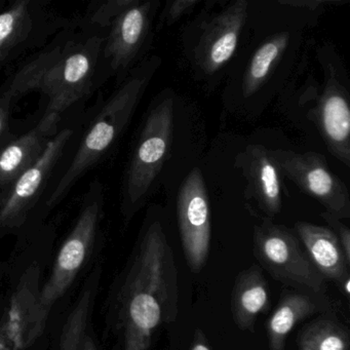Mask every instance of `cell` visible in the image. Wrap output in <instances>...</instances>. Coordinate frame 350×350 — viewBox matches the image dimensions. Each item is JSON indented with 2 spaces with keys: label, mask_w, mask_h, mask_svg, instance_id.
I'll return each instance as SVG.
<instances>
[{
  "label": "cell",
  "mask_w": 350,
  "mask_h": 350,
  "mask_svg": "<svg viewBox=\"0 0 350 350\" xmlns=\"http://www.w3.org/2000/svg\"><path fill=\"white\" fill-rule=\"evenodd\" d=\"M122 350H149L153 336L179 313V274L159 221L147 225L124 270L118 293Z\"/></svg>",
  "instance_id": "1"
},
{
  "label": "cell",
  "mask_w": 350,
  "mask_h": 350,
  "mask_svg": "<svg viewBox=\"0 0 350 350\" xmlns=\"http://www.w3.org/2000/svg\"><path fill=\"white\" fill-rule=\"evenodd\" d=\"M295 233L311 263L325 280H332L339 286L350 278V263L346 260L337 235L331 228L297 222Z\"/></svg>",
  "instance_id": "16"
},
{
  "label": "cell",
  "mask_w": 350,
  "mask_h": 350,
  "mask_svg": "<svg viewBox=\"0 0 350 350\" xmlns=\"http://www.w3.org/2000/svg\"><path fill=\"white\" fill-rule=\"evenodd\" d=\"M241 167L252 198L268 218H273L282 208V173L269 149L250 145L241 157Z\"/></svg>",
  "instance_id": "15"
},
{
  "label": "cell",
  "mask_w": 350,
  "mask_h": 350,
  "mask_svg": "<svg viewBox=\"0 0 350 350\" xmlns=\"http://www.w3.org/2000/svg\"><path fill=\"white\" fill-rule=\"evenodd\" d=\"M174 98L163 96L149 109L124 173L122 213L126 222L142 208L171 150Z\"/></svg>",
  "instance_id": "4"
},
{
  "label": "cell",
  "mask_w": 350,
  "mask_h": 350,
  "mask_svg": "<svg viewBox=\"0 0 350 350\" xmlns=\"http://www.w3.org/2000/svg\"><path fill=\"white\" fill-rule=\"evenodd\" d=\"M81 350H97L95 343H94L93 339L91 337L85 336L83 346H81Z\"/></svg>",
  "instance_id": "30"
},
{
  "label": "cell",
  "mask_w": 350,
  "mask_h": 350,
  "mask_svg": "<svg viewBox=\"0 0 350 350\" xmlns=\"http://www.w3.org/2000/svg\"><path fill=\"white\" fill-rule=\"evenodd\" d=\"M159 1L135 0L110 22L104 56L116 72H124L134 62L146 42Z\"/></svg>",
  "instance_id": "11"
},
{
  "label": "cell",
  "mask_w": 350,
  "mask_h": 350,
  "mask_svg": "<svg viewBox=\"0 0 350 350\" xmlns=\"http://www.w3.org/2000/svg\"><path fill=\"white\" fill-rule=\"evenodd\" d=\"M40 266H30L22 276L9 311L0 323L7 329L15 350L27 349L46 327V321L40 309Z\"/></svg>",
  "instance_id": "13"
},
{
  "label": "cell",
  "mask_w": 350,
  "mask_h": 350,
  "mask_svg": "<svg viewBox=\"0 0 350 350\" xmlns=\"http://www.w3.org/2000/svg\"><path fill=\"white\" fill-rule=\"evenodd\" d=\"M189 350H212V347L208 344V339L202 329H196L193 341H192Z\"/></svg>",
  "instance_id": "28"
},
{
  "label": "cell",
  "mask_w": 350,
  "mask_h": 350,
  "mask_svg": "<svg viewBox=\"0 0 350 350\" xmlns=\"http://www.w3.org/2000/svg\"><path fill=\"white\" fill-rule=\"evenodd\" d=\"M325 75V85L314 108L315 122L329 153L349 167V93L334 66L327 64Z\"/></svg>",
  "instance_id": "10"
},
{
  "label": "cell",
  "mask_w": 350,
  "mask_h": 350,
  "mask_svg": "<svg viewBox=\"0 0 350 350\" xmlns=\"http://www.w3.org/2000/svg\"><path fill=\"white\" fill-rule=\"evenodd\" d=\"M280 173L296 184L301 191L317 200L325 213L335 218H350L349 192L343 181L329 170L323 155L269 149Z\"/></svg>",
  "instance_id": "7"
},
{
  "label": "cell",
  "mask_w": 350,
  "mask_h": 350,
  "mask_svg": "<svg viewBox=\"0 0 350 350\" xmlns=\"http://www.w3.org/2000/svg\"><path fill=\"white\" fill-rule=\"evenodd\" d=\"M61 116L44 114L29 132L10 143L0 152V190L12 185L44 152L56 136Z\"/></svg>",
  "instance_id": "14"
},
{
  "label": "cell",
  "mask_w": 350,
  "mask_h": 350,
  "mask_svg": "<svg viewBox=\"0 0 350 350\" xmlns=\"http://www.w3.org/2000/svg\"><path fill=\"white\" fill-rule=\"evenodd\" d=\"M0 350H15L11 338L8 335L7 329L0 323Z\"/></svg>",
  "instance_id": "29"
},
{
  "label": "cell",
  "mask_w": 350,
  "mask_h": 350,
  "mask_svg": "<svg viewBox=\"0 0 350 350\" xmlns=\"http://www.w3.org/2000/svg\"><path fill=\"white\" fill-rule=\"evenodd\" d=\"M253 245L254 256L273 280L302 292H327V280L311 263L296 233L288 227L266 219L255 227Z\"/></svg>",
  "instance_id": "6"
},
{
  "label": "cell",
  "mask_w": 350,
  "mask_h": 350,
  "mask_svg": "<svg viewBox=\"0 0 350 350\" xmlns=\"http://www.w3.org/2000/svg\"><path fill=\"white\" fill-rule=\"evenodd\" d=\"M319 311L314 298L299 292L282 293L266 321L268 350H286V338L303 319Z\"/></svg>",
  "instance_id": "18"
},
{
  "label": "cell",
  "mask_w": 350,
  "mask_h": 350,
  "mask_svg": "<svg viewBox=\"0 0 350 350\" xmlns=\"http://www.w3.org/2000/svg\"><path fill=\"white\" fill-rule=\"evenodd\" d=\"M161 64V59L157 56L141 62L106 102L83 137L68 169L46 200L49 208L62 202L73 186L116 144Z\"/></svg>",
  "instance_id": "3"
},
{
  "label": "cell",
  "mask_w": 350,
  "mask_h": 350,
  "mask_svg": "<svg viewBox=\"0 0 350 350\" xmlns=\"http://www.w3.org/2000/svg\"><path fill=\"white\" fill-rule=\"evenodd\" d=\"M198 3H200L198 0H175V1L167 3L161 15L163 25H173L183 16L187 15L190 11H192Z\"/></svg>",
  "instance_id": "24"
},
{
  "label": "cell",
  "mask_w": 350,
  "mask_h": 350,
  "mask_svg": "<svg viewBox=\"0 0 350 350\" xmlns=\"http://www.w3.org/2000/svg\"><path fill=\"white\" fill-rule=\"evenodd\" d=\"M93 278L94 276L91 278L92 282H89L87 288L81 293L77 306L67 319L61 336L60 350H81L85 338V329L91 310L92 300L98 286V280L94 282Z\"/></svg>",
  "instance_id": "22"
},
{
  "label": "cell",
  "mask_w": 350,
  "mask_h": 350,
  "mask_svg": "<svg viewBox=\"0 0 350 350\" xmlns=\"http://www.w3.org/2000/svg\"><path fill=\"white\" fill-rule=\"evenodd\" d=\"M288 40L290 34L282 32L268 38L256 51L243 79V92L245 98L251 97L263 87L274 65L286 51Z\"/></svg>",
  "instance_id": "20"
},
{
  "label": "cell",
  "mask_w": 350,
  "mask_h": 350,
  "mask_svg": "<svg viewBox=\"0 0 350 350\" xmlns=\"http://www.w3.org/2000/svg\"><path fill=\"white\" fill-rule=\"evenodd\" d=\"M103 187L98 180L90 185L79 218L61 247L50 278L40 291V309L46 321L55 303L67 292L93 251L103 214Z\"/></svg>",
  "instance_id": "5"
},
{
  "label": "cell",
  "mask_w": 350,
  "mask_h": 350,
  "mask_svg": "<svg viewBox=\"0 0 350 350\" xmlns=\"http://www.w3.org/2000/svg\"><path fill=\"white\" fill-rule=\"evenodd\" d=\"M280 5H290V7L295 8H303V9H309V10H317L319 9V7H323V5H336V3H341V1H329V0H325V1H323V0H298V1H278Z\"/></svg>",
  "instance_id": "27"
},
{
  "label": "cell",
  "mask_w": 350,
  "mask_h": 350,
  "mask_svg": "<svg viewBox=\"0 0 350 350\" xmlns=\"http://www.w3.org/2000/svg\"><path fill=\"white\" fill-rule=\"evenodd\" d=\"M249 3L237 0L215 16L204 27L196 50L202 72L214 75L234 55L247 18Z\"/></svg>",
  "instance_id": "12"
},
{
  "label": "cell",
  "mask_w": 350,
  "mask_h": 350,
  "mask_svg": "<svg viewBox=\"0 0 350 350\" xmlns=\"http://www.w3.org/2000/svg\"><path fill=\"white\" fill-rule=\"evenodd\" d=\"M31 29L28 0L16 1L9 10L0 14V60H5L10 52L28 38Z\"/></svg>",
  "instance_id": "21"
},
{
  "label": "cell",
  "mask_w": 350,
  "mask_h": 350,
  "mask_svg": "<svg viewBox=\"0 0 350 350\" xmlns=\"http://www.w3.org/2000/svg\"><path fill=\"white\" fill-rule=\"evenodd\" d=\"M134 3L135 0H110L107 3H100L91 15L92 23L98 24L101 27H108L116 15Z\"/></svg>",
  "instance_id": "23"
},
{
  "label": "cell",
  "mask_w": 350,
  "mask_h": 350,
  "mask_svg": "<svg viewBox=\"0 0 350 350\" xmlns=\"http://www.w3.org/2000/svg\"><path fill=\"white\" fill-rule=\"evenodd\" d=\"M104 42V38L94 36L42 53L21 68L3 96L13 102L26 94L40 92L48 98L44 114L61 116L91 90Z\"/></svg>",
  "instance_id": "2"
},
{
  "label": "cell",
  "mask_w": 350,
  "mask_h": 350,
  "mask_svg": "<svg viewBox=\"0 0 350 350\" xmlns=\"http://www.w3.org/2000/svg\"><path fill=\"white\" fill-rule=\"evenodd\" d=\"M12 103L13 102L5 96L0 98V140L9 128Z\"/></svg>",
  "instance_id": "26"
},
{
  "label": "cell",
  "mask_w": 350,
  "mask_h": 350,
  "mask_svg": "<svg viewBox=\"0 0 350 350\" xmlns=\"http://www.w3.org/2000/svg\"><path fill=\"white\" fill-rule=\"evenodd\" d=\"M270 308L269 286L263 270L253 265L237 274L231 292V314L241 331L255 333L256 321L260 314Z\"/></svg>",
  "instance_id": "17"
},
{
  "label": "cell",
  "mask_w": 350,
  "mask_h": 350,
  "mask_svg": "<svg viewBox=\"0 0 350 350\" xmlns=\"http://www.w3.org/2000/svg\"><path fill=\"white\" fill-rule=\"evenodd\" d=\"M321 218L329 224V228L335 232L339 239L340 245H341L342 250H343L344 255H345L346 260L350 263V229L347 225L341 222L340 219L335 218L332 215L323 212L321 214Z\"/></svg>",
  "instance_id": "25"
},
{
  "label": "cell",
  "mask_w": 350,
  "mask_h": 350,
  "mask_svg": "<svg viewBox=\"0 0 350 350\" xmlns=\"http://www.w3.org/2000/svg\"><path fill=\"white\" fill-rule=\"evenodd\" d=\"M296 341L298 350H350L347 327L332 317H319L305 325Z\"/></svg>",
  "instance_id": "19"
},
{
  "label": "cell",
  "mask_w": 350,
  "mask_h": 350,
  "mask_svg": "<svg viewBox=\"0 0 350 350\" xmlns=\"http://www.w3.org/2000/svg\"><path fill=\"white\" fill-rule=\"evenodd\" d=\"M177 218L184 257L192 273L208 261L212 239L210 200L200 169L188 174L177 198Z\"/></svg>",
  "instance_id": "8"
},
{
  "label": "cell",
  "mask_w": 350,
  "mask_h": 350,
  "mask_svg": "<svg viewBox=\"0 0 350 350\" xmlns=\"http://www.w3.org/2000/svg\"><path fill=\"white\" fill-rule=\"evenodd\" d=\"M72 135L71 129H63L57 133L40 159L3 190L5 193L0 198L1 228H17L26 222Z\"/></svg>",
  "instance_id": "9"
}]
</instances>
